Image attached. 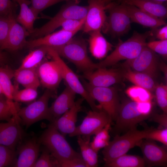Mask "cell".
Wrapping results in <instances>:
<instances>
[{"label":"cell","instance_id":"obj_22","mask_svg":"<svg viewBox=\"0 0 167 167\" xmlns=\"http://www.w3.org/2000/svg\"><path fill=\"white\" fill-rule=\"evenodd\" d=\"M40 144L35 139L32 138L22 145L19 150L18 158L13 166L32 167L37 159Z\"/></svg>","mask_w":167,"mask_h":167},{"label":"cell","instance_id":"obj_30","mask_svg":"<svg viewBox=\"0 0 167 167\" xmlns=\"http://www.w3.org/2000/svg\"><path fill=\"white\" fill-rule=\"evenodd\" d=\"M145 166L143 158L138 156L126 154L105 165V166L108 167H143Z\"/></svg>","mask_w":167,"mask_h":167},{"label":"cell","instance_id":"obj_12","mask_svg":"<svg viewBox=\"0 0 167 167\" xmlns=\"http://www.w3.org/2000/svg\"><path fill=\"white\" fill-rule=\"evenodd\" d=\"M160 62L156 53L146 46L137 56L126 60L122 65L126 68L144 73L153 78L157 75Z\"/></svg>","mask_w":167,"mask_h":167},{"label":"cell","instance_id":"obj_51","mask_svg":"<svg viewBox=\"0 0 167 167\" xmlns=\"http://www.w3.org/2000/svg\"><path fill=\"white\" fill-rule=\"evenodd\" d=\"M2 95H4L2 92L1 87L0 85V99H2Z\"/></svg>","mask_w":167,"mask_h":167},{"label":"cell","instance_id":"obj_52","mask_svg":"<svg viewBox=\"0 0 167 167\" xmlns=\"http://www.w3.org/2000/svg\"><path fill=\"white\" fill-rule=\"evenodd\" d=\"M16 0H13V2H14L15 3H16Z\"/></svg>","mask_w":167,"mask_h":167},{"label":"cell","instance_id":"obj_9","mask_svg":"<svg viewBox=\"0 0 167 167\" xmlns=\"http://www.w3.org/2000/svg\"><path fill=\"white\" fill-rule=\"evenodd\" d=\"M53 96L51 91L46 89L38 99L26 106L19 109L18 115L21 122L27 128L41 120L49 121L48 102Z\"/></svg>","mask_w":167,"mask_h":167},{"label":"cell","instance_id":"obj_15","mask_svg":"<svg viewBox=\"0 0 167 167\" xmlns=\"http://www.w3.org/2000/svg\"><path fill=\"white\" fill-rule=\"evenodd\" d=\"M18 113L6 122H0V144L15 150L21 140L23 131Z\"/></svg>","mask_w":167,"mask_h":167},{"label":"cell","instance_id":"obj_8","mask_svg":"<svg viewBox=\"0 0 167 167\" xmlns=\"http://www.w3.org/2000/svg\"><path fill=\"white\" fill-rule=\"evenodd\" d=\"M82 82L90 96L99 102V108L105 111L112 121H115L120 105L116 89L111 86H94L84 79H82Z\"/></svg>","mask_w":167,"mask_h":167},{"label":"cell","instance_id":"obj_19","mask_svg":"<svg viewBox=\"0 0 167 167\" xmlns=\"http://www.w3.org/2000/svg\"><path fill=\"white\" fill-rule=\"evenodd\" d=\"M76 93L68 85L49 107V121L52 123L69 109L75 102Z\"/></svg>","mask_w":167,"mask_h":167},{"label":"cell","instance_id":"obj_50","mask_svg":"<svg viewBox=\"0 0 167 167\" xmlns=\"http://www.w3.org/2000/svg\"><path fill=\"white\" fill-rule=\"evenodd\" d=\"M158 3L163 4V3L167 1V0H151Z\"/></svg>","mask_w":167,"mask_h":167},{"label":"cell","instance_id":"obj_11","mask_svg":"<svg viewBox=\"0 0 167 167\" xmlns=\"http://www.w3.org/2000/svg\"><path fill=\"white\" fill-rule=\"evenodd\" d=\"M112 120L108 114L102 109L92 110L87 112L80 125L76 126L74 131L69 136L72 137L81 136L90 138L95 135Z\"/></svg>","mask_w":167,"mask_h":167},{"label":"cell","instance_id":"obj_31","mask_svg":"<svg viewBox=\"0 0 167 167\" xmlns=\"http://www.w3.org/2000/svg\"><path fill=\"white\" fill-rule=\"evenodd\" d=\"M48 46H41L32 51L24 59L18 68L21 69L37 67L45 55L48 54Z\"/></svg>","mask_w":167,"mask_h":167},{"label":"cell","instance_id":"obj_37","mask_svg":"<svg viewBox=\"0 0 167 167\" xmlns=\"http://www.w3.org/2000/svg\"><path fill=\"white\" fill-rule=\"evenodd\" d=\"M33 167H59L58 161L52 156L49 150L45 147L42 153Z\"/></svg>","mask_w":167,"mask_h":167},{"label":"cell","instance_id":"obj_13","mask_svg":"<svg viewBox=\"0 0 167 167\" xmlns=\"http://www.w3.org/2000/svg\"><path fill=\"white\" fill-rule=\"evenodd\" d=\"M113 0H88V10L83 25L85 33L103 28L107 17L105 11L107 5Z\"/></svg>","mask_w":167,"mask_h":167},{"label":"cell","instance_id":"obj_2","mask_svg":"<svg viewBox=\"0 0 167 167\" xmlns=\"http://www.w3.org/2000/svg\"><path fill=\"white\" fill-rule=\"evenodd\" d=\"M152 35V31L143 33L135 31L131 37L124 42H119L109 55L103 61L96 63L97 68H106L121 60L134 58L146 46V39Z\"/></svg>","mask_w":167,"mask_h":167},{"label":"cell","instance_id":"obj_5","mask_svg":"<svg viewBox=\"0 0 167 167\" xmlns=\"http://www.w3.org/2000/svg\"><path fill=\"white\" fill-rule=\"evenodd\" d=\"M146 133V130L140 131L135 127L122 135H116L102 151L105 164L126 154L131 149L137 146L140 141L145 139Z\"/></svg>","mask_w":167,"mask_h":167},{"label":"cell","instance_id":"obj_25","mask_svg":"<svg viewBox=\"0 0 167 167\" xmlns=\"http://www.w3.org/2000/svg\"><path fill=\"white\" fill-rule=\"evenodd\" d=\"M121 2L132 5L157 18L164 19L167 17V8L162 4L151 0H118Z\"/></svg>","mask_w":167,"mask_h":167},{"label":"cell","instance_id":"obj_35","mask_svg":"<svg viewBox=\"0 0 167 167\" xmlns=\"http://www.w3.org/2000/svg\"><path fill=\"white\" fill-rule=\"evenodd\" d=\"M19 109L13 101L0 99V121H9L13 116L18 114Z\"/></svg>","mask_w":167,"mask_h":167},{"label":"cell","instance_id":"obj_26","mask_svg":"<svg viewBox=\"0 0 167 167\" xmlns=\"http://www.w3.org/2000/svg\"><path fill=\"white\" fill-rule=\"evenodd\" d=\"M16 3L19 5L20 12L19 15L16 18V21L21 24L30 33L33 31L34 24L37 18L36 15L28 5L31 2L28 0H16Z\"/></svg>","mask_w":167,"mask_h":167},{"label":"cell","instance_id":"obj_47","mask_svg":"<svg viewBox=\"0 0 167 167\" xmlns=\"http://www.w3.org/2000/svg\"><path fill=\"white\" fill-rule=\"evenodd\" d=\"M152 119L164 128H167V113L155 114L153 116Z\"/></svg>","mask_w":167,"mask_h":167},{"label":"cell","instance_id":"obj_1","mask_svg":"<svg viewBox=\"0 0 167 167\" xmlns=\"http://www.w3.org/2000/svg\"><path fill=\"white\" fill-rule=\"evenodd\" d=\"M152 102L137 103L131 100L123 101L120 106L113 130L119 132L136 127L151 114Z\"/></svg>","mask_w":167,"mask_h":167},{"label":"cell","instance_id":"obj_44","mask_svg":"<svg viewBox=\"0 0 167 167\" xmlns=\"http://www.w3.org/2000/svg\"><path fill=\"white\" fill-rule=\"evenodd\" d=\"M85 17L81 20L73 19L66 20L60 26L62 27L61 29L68 32H73L77 29H80L83 28Z\"/></svg>","mask_w":167,"mask_h":167},{"label":"cell","instance_id":"obj_32","mask_svg":"<svg viewBox=\"0 0 167 167\" xmlns=\"http://www.w3.org/2000/svg\"><path fill=\"white\" fill-rule=\"evenodd\" d=\"M14 73L11 70L0 67V85L4 96L11 101H13V95L15 89L11 82Z\"/></svg>","mask_w":167,"mask_h":167},{"label":"cell","instance_id":"obj_10","mask_svg":"<svg viewBox=\"0 0 167 167\" xmlns=\"http://www.w3.org/2000/svg\"><path fill=\"white\" fill-rule=\"evenodd\" d=\"M48 54L58 64L62 79L76 93L79 94L86 100L93 110H100L95 100L85 90L78 76L67 66L57 52L50 47L48 46Z\"/></svg>","mask_w":167,"mask_h":167},{"label":"cell","instance_id":"obj_40","mask_svg":"<svg viewBox=\"0 0 167 167\" xmlns=\"http://www.w3.org/2000/svg\"><path fill=\"white\" fill-rule=\"evenodd\" d=\"M14 14L0 15V48L6 41L11 27Z\"/></svg>","mask_w":167,"mask_h":167},{"label":"cell","instance_id":"obj_45","mask_svg":"<svg viewBox=\"0 0 167 167\" xmlns=\"http://www.w3.org/2000/svg\"><path fill=\"white\" fill-rule=\"evenodd\" d=\"M15 3L11 0H0V15L13 14Z\"/></svg>","mask_w":167,"mask_h":167},{"label":"cell","instance_id":"obj_48","mask_svg":"<svg viewBox=\"0 0 167 167\" xmlns=\"http://www.w3.org/2000/svg\"><path fill=\"white\" fill-rule=\"evenodd\" d=\"M156 31L155 32V36L159 40H167V25H164L161 28L152 29Z\"/></svg>","mask_w":167,"mask_h":167},{"label":"cell","instance_id":"obj_34","mask_svg":"<svg viewBox=\"0 0 167 167\" xmlns=\"http://www.w3.org/2000/svg\"><path fill=\"white\" fill-rule=\"evenodd\" d=\"M125 92L131 100L135 102H152L153 97L151 92L144 88L135 85L129 87Z\"/></svg>","mask_w":167,"mask_h":167},{"label":"cell","instance_id":"obj_21","mask_svg":"<svg viewBox=\"0 0 167 167\" xmlns=\"http://www.w3.org/2000/svg\"><path fill=\"white\" fill-rule=\"evenodd\" d=\"M29 36V32L16 21L14 16L6 39L0 49L11 51L21 49L26 46V38Z\"/></svg>","mask_w":167,"mask_h":167},{"label":"cell","instance_id":"obj_3","mask_svg":"<svg viewBox=\"0 0 167 167\" xmlns=\"http://www.w3.org/2000/svg\"><path fill=\"white\" fill-rule=\"evenodd\" d=\"M50 47L60 56L73 63L83 74L97 68L96 63L93 62L88 56L87 45L83 38L73 37L64 45Z\"/></svg>","mask_w":167,"mask_h":167},{"label":"cell","instance_id":"obj_39","mask_svg":"<svg viewBox=\"0 0 167 167\" xmlns=\"http://www.w3.org/2000/svg\"><path fill=\"white\" fill-rule=\"evenodd\" d=\"M154 91L157 103L163 113H167V86L163 84L156 85Z\"/></svg>","mask_w":167,"mask_h":167},{"label":"cell","instance_id":"obj_53","mask_svg":"<svg viewBox=\"0 0 167 167\" xmlns=\"http://www.w3.org/2000/svg\"><path fill=\"white\" fill-rule=\"evenodd\" d=\"M78 2H79V0H76Z\"/></svg>","mask_w":167,"mask_h":167},{"label":"cell","instance_id":"obj_4","mask_svg":"<svg viewBox=\"0 0 167 167\" xmlns=\"http://www.w3.org/2000/svg\"><path fill=\"white\" fill-rule=\"evenodd\" d=\"M38 141L49 150L58 162L81 156V154L72 148L65 137L50 124Z\"/></svg>","mask_w":167,"mask_h":167},{"label":"cell","instance_id":"obj_27","mask_svg":"<svg viewBox=\"0 0 167 167\" xmlns=\"http://www.w3.org/2000/svg\"><path fill=\"white\" fill-rule=\"evenodd\" d=\"M16 81L25 88L37 89L41 85L37 72V67L17 69L14 73Z\"/></svg>","mask_w":167,"mask_h":167},{"label":"cell","instance_id":"obj_23","mask_svg":"<svg viewBox=\"0 0 167 167\" xmlns=\"http://www.w3.org/2000/svg\"><path fill=\"white\" fill-rule=\"evenodd\" d=\"M124 4L131 22L150 28L152 29L166 24L164 19L153 16L135 6Z\"/></svg>","mask_w":167,"mask_h":167},{"label":"cell","instance_id":"obj_36","mask_svg":"<svg viewBox=\"0 0 167 167\" xmlns=\"http://www.w3.org/2000/svg\"><path fill=\"white\" fill-rule=\"evenodd\" d=\"M37 89L25 88L21 90L15 89L13 95V101L16 102H29L34 100L37 96Z\"/></svg>","mask_w":167,"mask_h":167},{"label":"cell","instance_id":"obj_38","mask_svg":"<svg viewBox=\"0 0 167 167\" xmlns=\"http://www.w3.org/2000/svg\"><path fill=\"white\" fill-rule=\"evenodd\" d=\"M15 157V150L0 144V167L13 166Z\"/></svg>","mask_w":167,"mask_h":167},{"label":"cell","instance_id":"obj_14","mask_svg":"<svg viewBox=\"0 0 167 167\" xmlns=\"http://www.w3.org/2000/svg\"><path fill=\"white\" fill-rule=\"evenodd\" d=\"M83 77L91 85L96 87H109L120 82L123 77V72L116 69L98 68L83 74Z\"/></svg>","mask_w":167,"mask_h":167},{"label":"cell","instance_id":"obj_33","mask_svg":"<svg viewBox=\"0 0 167 167\" xmlns=\"http://www.w3.org/2000/svg\"><path fill=\"white\" fill-rule=\"evenodd\" d=\"M111 122L108 123L96 133L92 141L90 142L91 147L97 152L101 149L105 148L109 144L110 138L109 131L111 129Z\"/></svg>","mask_w":167,"mask_h":167},{"label":"cell","instance_id":"obj_46","mask_svg":"<svg viewBox=\"0 0 167 167\" xmlns=\"http://www.w3.org/2000/svg\"><path fill=\"white\" fill-rule=\"evenodd\" d=\"M58 163L59 167H86L82 156L65 160Z\"/></svg>","mask_w":167,"mask_h":167},{"label":"cell","instance_id":"obj_7","mask_svg":"<svg viewBox=\"0 0 167 167\" xmlns=\"http://www.w3.org/2000/svg\"><path fill=\"white\" fill-rule=\"evenodd\" d=\"M109 13L102 29L105 33L113 37H119L127 33L131 28V23L125 4L111 2L106 6Z\"/></svg>","mask_w":167,"mask_h":167},{"label":"cell","instance_id":"obj_17","mask_svg":"<svg viewBox=\"0 0 167 167\" xmlns=\"http://www.w3.org/2000/svg\"><path fill=\"white\" fill-rule=\"evenodd\" d=\"M37 72L41 84L51 91L57 88L62 79L60 67L54 60L41 63Z\"/></svg>","mask_w":167,"mask_h":167},{"label":"cell","instance_id":"obj_28","mask_svg":"<svg viewBox=\"0 0 167 167\" xmlns=\"http://www.w3.org/2000/svg\"><path fill=\"white\" fill-rule=\"evenodd\" d=\"M123 72V77L135 85L145 88L151 92L154 91L156 85L153 78L143 73L135 71L129 68Z\"/></svg>","mask_w":167,"mask_h":167},{"label":"cell","instance_id":"obj_43","mask_svg":"<svg viewBox=\"0 0 167 167\" xmlns=\"http://www.w3.org/2000/svg\"><path fill=\"white\" fill-rule=\"evenodd\" d=\"M146 46L155 53L159 54L166 59L167 40L152 41L147 43Z\"/></svg>","mask_w":167,"mask_h":167},{"label":"cell","instance_id":"obj_16","mask_svg":"<svg viewBox=\"0 0 167 167\" xmlns=\"http://www.w3.org/2000/svg\"><path fill=\"white\" fill-rule=\"evenodd\" d=\"M147 139L141 140L137 145L141 150L145 166H166L167 153L165 149Z\"/></svg>","mask_w":167,"mask_h":167},{"label":"cell","instance_id":"obj_24","mask_svg":"<svg viewBox=\"0 0 167 167\" xmlns=\"http://www.w3.org/2000/svg\"><path fill=\"white\" fill-rule=\"evenodd\" d=\"M88 33L89 49L92 55L98 59L105 57L112 49L113 45L105 38L100 30L92 31Z\"/></svg>","mask_w":167,"mask_h":167},{"label":"cell","instance_id":"obj_20","mask_svg":"<svg viewBox=\"0 0 167 167\" xmlns=\"http://www.w3.org/2000/svg\"><path fill=\"white\" fill-rule=\"evenodd\" d=\"M80 29L68 32L62 29L43 36L27 41L26 46L30 49L41 46L55 47L64 45Z\"/></svg>","mask_w":167,"mask_h":167},{"label":"cell","instance_id":"obj_29","mask_svg":"<svg viewBox=\"0 0 167 167\" xmlns=\"http://www.w3.org/2000/svg\"><path fill=\"white\" fill-rule=\"evenodd\" d=\"M77 136V142L80 149L81 155L86 167L97 166V152L90 146V138H84L81 136Z\"/></svg>","mask_w":167,"mask_h":167},{"label":"cell","instance_id":"obj_41","mask_svg":"<svg viewBox=\"0 0 167 167\" xmlns=\"http://www.w3.org/2000/svg\"><path fill=\"white\" fill-rule=\"evenodd\" d=\"M63 1H73L78 3L76 0H31L30 7L37 15L47 8Z\"/></svg>","mask_w":167,"mask_h":167},{"label":"cell","instance_id":"obj_49","mask_svg":"<svg viewBox=\"0 0 167 167\" xmlns=\"http://www.w3.org/2000/svg\"><path fill=\"white\" fill-rule=\"evenodd\" d=\"M159 67L160 68L162 71H163L165 78V80L167 81V66L165 63L163 62H160Z\"/></svg>","mask_w":167,"mask_h":167},{"label":"cell","instance_id":"obj_6","mask_svg":"<svg viewBox=\"0 0 167 167\" xmlns=\"http://www.w3.org/2000/svg\"><path fill=\"white\" fill-rule=\"evenodd\" d=\"M77 4L71 1L62 6L49 22L40 28H35L30 36L34 38L40 37L51 33L67 19L81 20L84 18L87 13L88 6H80Z\"/></svg>","mask_w":167,"mask_h":167},{"label":"cell","instance_id":"obj_42","mask_svg":"<svg viewBox=\"0 0 167 167\" xmlns=\"http://www.w3.org/2000/svg\"><path fill=\"white\" fill-rule=\"evenodd\" d=\"M145 139L159 141L166 146L167 145V128L146 130Z\"/></svg>","mask_w":167,"mask_h":167},{"label":"cell","instance_id":"obj_18","mask_svg":"<svg viewBox=\"0 0 167 167\" xmlns=\"http://www.w3.org/2000/svg\"><path fill=\"white\" fill-rule=\"evenodd\" d=\"M84 100L82 97L78 99L69 109L57 120L50 123L65 137L71 134L75 130L78 113L82 109V104Z\"/></svg>","mask_w":167,"mask_h":167}]
</instances>
